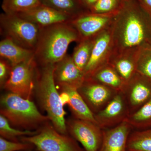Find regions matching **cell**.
Here are the masks:
<instances>
[{
    "instance_id": "1",
    "label": "cell",
    "mask_w": 151,
    "mask_h": 151,
    "mask_svg": "<svg viewBox=\"0 0 151 151\" xmlns=\"http://www.w3.org/2000/svg\"><path fill=\"white\" fill-rule=\"evenodd\" d=\"M111 30L114 52L151 44V17L138 0H124L114 17Z\"/></svg>"
},
{
    "instance_id": "2",
    "label": "cell",
    "mask_w": 151,
    "mask_h": 151,
    "mask_svg": "<svg viewBox=\"0 0 151 151\" xmlns=\"http://www.w3.org/2000/svg\"><path fill=\"white\" fill-rule=\"evenodd\" d=\"M80 41L77 31L70 22L40 27L34 50L38 65L56 64L66 55L71 42Z\"/></svg>"
},
{
    "instance_id": "3",
    "label": "cell",
    "mask_w": 151,
    "mask_h": 151,
    "mask_svg": "<svg viewBox=\"0 0 151 151\" xmlns=\"http://www.w3.org/2000/svg\"><path fill=\"white\" fill-rule=\"evenodd\" d=\"M55 65H38L34 92L39 104L46 111L52 126L59 133L68 134L64 111L54 78Z\"/></svg>"
},
{
    "instance_id": "4",
    "label": "cell",
    "mask_w": 151,
    "mask_h": 151,
    "mask_svg": "<svg viewBox=\"0 0 151 151\" xmlns=\"http://www.w3.org/2000/svg\"><path fill=\"white\" fill-rule=\"evenodd\" d=\"M0 113L12 127L18 129L35 131L50 121L29 99L9 92L1 97Z\"/></svg>"
},
{
    "instance_id": "5",
    "label": "cell",
    "mask_w": 151,
    "mask_h": 151,
    "mask_svg": "<svg viewBox=\"0 0 151 151\" xmlns=\"http://www.w3.org/2000/svg\"><path fill=\"white\" fill-rule=\"evenodd\" d=\"M40 27L16 14L0 15V32L3 38L12 40L20 46L34 50Z\"/></svg>"
},
{
    "instance_id": "6",
    "label": "cell",
    "mask_w": 151,
    "mask_h": 151,
    "mask_svg": "<svg viewBox=\"0 0 151 151\" xmlns=\"http://www.w3.org/2000/svg\"><path fill=\"white\" fill-rule=\"evenodd\" d=\"M33 136L20 138L21 142L32 144L39 151H85L70 135L59 133L48 122Z\"/></svg>"
},
{
    "instance_id": "7",
    "label": "cell",
    "mask_w": 151,
    "mask_h": 151,
    "mask_svg": "<svg viewBox=\"0 0 151 151\" xmlns=\"http://www.w3.org/2000/svg\"><path fill=\"white\" fill-rule=\"evenodd\" d=\"M37 69L34 57L15 65L3 88L25 99H30L34 92Z\"/></svg>"
},
{
    "instance_id": "8",
    "label": "cell",
    "mask_w": 151,
    "mask_h": 151,
    "mask_svg": "<svg viewBox=\"0 0 151 151\" xmlns=\"http://www.w3.org/2000/svg\"><path fill=\"white\" fill-rule=\"evenodd\" d=\"M68 133L80 143L85 151H99L103 139V129L97 124L71 118L66 121Z\"/></svg>"
},
{
    "instance_id": "9",
    "label": "cell",
    "mask_w": 151,
    "mask_h": 151,
    "mask_svg": "<svg viewBox=\"0 0 151 151\" xmlns=\"http://www.w3.org/2000/svg\"><path fill=\"white\" fill-rule=\"evenodd\" d=\"M116 14H98L87 12L75 17L70 22L77 31L81 41L95 37L111 27Z\"/></svg>"
},
{
    "instance_id": "10",
    "label": "cell",
    "mask_w": 151,
    "mask_h": 151,
    "mask_svg": "<svg viewBox=\"0 0 151 151\" xmlns=\"http://www.w3.org/2000/svg\"><path fill=\"white\" fill-rule=\"evenodd\" d=\"M78 91L94 114L105 108L118 93L91 78H85Z\"/></svg>"
},
{
    "instance_id": "11",
    "label": "cell",
    "mask_w": 151,
    "mask_h": 151,
    "mask_svg": "<svg viewBox=\"0 0 151 151\" xmlns=\"http://www.w3.org/2000/svg\"><path fill=\"white\" fill-rule=\"evenodd\" d=\"M113 50L111 26L94 39L91 56L84 70L85 78L91 77L97 69L108 64Z\"/></svg>"
},
{
    "instance_id": "12",
    "label": "cell",
    "mask_w": 151,
    "mask_h": 151,
    "mask_svg": "<svg viewBox=\"0 0 151 151\" xmlns=\"http://www.w3.org/2000/svg\"><path fill=\"white\" fill-rule=\"evenodd\" d=\"M122 92L130 114L134 113L151 100V81L137 72L125 84Z\"/></svg>"
},
{
    "instance_id": "13",
    "label": "cell",
    "mask_w": 151,
    "mask_h": 151,
    "mask_svg": "<svg viewBox=\"0 0 151 151\" xmlns=\"http://www.w3.org/2000/svg\"><path fill=\"white\" fill-rule=\"evenodd\" d=\"M130 114L129 107L122 92H118L102 110L94 114L96 122L103 129L118 126L126 121Z\"/></svg>"
},
{
    "instance_id": "14",
    "label": "cell",
    "mask_w": 151,
    "mask_h": 151,
    "mask_svg": "<svg viewBox=\"0 0 151 151\" xmlns=\"http://www.w3.org/2000/svg\"><path fill=\"white\" fill-rule=\"evenodd\" d=\"M54 78L55 84L78 89L85 79L84 73L76 65L72 56L66 54L55 64Z\"/></svg>"
},
{
    "instance_id": "15",
    "label": "cell",
    "mask_w": 151,
    "mask_h": 151,
    "mask_svg": "<svg viewBox=\"0 0 151 151\" xmlns=\"http://www.w3.org/2000/svg\"><path fill=\"white\" fill-rule=\"evenodd\" d=\"M16 15L40 27L70 22L73 19L69 16L42 4Z\"/></svg>"
},
{
    "instance_id": "16",
    "label": "cell",
    "mask_w": 151,
    "mask_h": 151,
    "mask_svg": "<svg viewBox=\"0 0 151 151\" xmlns=\"http://www.w3.org/2000/svg\"><path fill=\"white\" fill-rule=\"evenodd\" d=\"M132 129L124 121L116 127L103 129V139L99 151H129L127 143Z\"/></svg>"
},
{
    "instance_id": "17",
    "label": "cell",
    "mask_w": 151,
    "mask_h": 151,
    "mask_svg": "<svg viewBox=\"0 0 151 151\" xmlns=\"http://www.w3.org/2000/svg\"><path fill=\"white\" fill-rule=\"evenodd\" d=\"M139 49L113 52L108 63L118 72L125 83L137 73V55Z\"/></svg>"
},
{
    "instance_id": "18",
    "label": "cell",
    "mask_w": 151,
    "mask_h": 151,
    "mask_svg": "<svg viewBox=\"0 0 151 151\" xmlns=\"http://www.w3.org/2000/svg\"><path fill=\"white\" fill-rule=\"evenodd\" d=\"M0 56L10 63L13 67L34 57V51L20 46L12 40L3 38L0 42Z\"/></svg>"
},
{
    "instance_id": "19",
    "label": "cell",
    "mask_w": 151,
    "mask_h": 151,
    "mask_svg": "<svg viewBox=\"0 0 151 151\" xmlns=\"http://www.w3.org/2000/svg\"><path fill=\"white\" fill-rule=\"evenodd\" d=\"M59 87L60 90L65 91L69 95V102L68 105L73 118L89 121L97 124L94 113L89 109L78 89L67 86Z\"/></svg>"
},
{
    "instance_id": "20",
    "label": "cell",
    "mask_w": 151,
    "mask_h": 151,
    "mask_svg": "<svg viewBox=\"0 0 151 151\" xmlns=\"http://www.w3.org/2000/svg\"><path fill=\"white\" fill-rule=\"evenodd\" d=\"M89 78L118 92L123 91L126 84L115 68L109 63L97 69Z\"/></svg>"
},
{
    "instance_id": "21",
    "label": "cell",
    "mask_w": 151,
    "mask_h": 151,
    "mask_svg": "<svg viewBox=\"0 0 151 151\" xmlns=\"http://www.w3.org/2000/svg\"><path fill=\"white\" fill-rule=\"evenodd\" d=\"M42 4L54 9L72 18L89 11L81 0H40Z\"/></svg>"
},
{
    "instance_id": "22",
    "label": "cell",
    "mask_w": 151,
    "mask_h": 151,
    "mask_svg": "<svg viewBox=\"0 0 151 151\" xmlns=\"http://www.w3.org/2000/svg\"><path fill=\"white\" fill-rule=\"evenodd\" d=\"M133 130H142L151 128V99L126 119Z\"/></svg>"
},
{
    "instance_id": "23",
    "label": "cell",
    "mask_w": 151,
    "mask_h": 151,
    "mask_svg": "<svg viewBox=\"0 0 151 151\" xmlns=\"http://www.w3.org/2000/svg\"><path fill=\"white\" fill-rule=\"evenodd\" d=\"M129 151H151V128L132 130L127 143Z\"/></svg>"
},
{
    "instance_id": "24",
    "label": "cell",
    "mask_w": 151,
    "mask_h": 151,
    "mask_svg": "<svg viewBox=\"0 0 151 151\" xmlns=\"http://www.w3.org/2000/svg\"><path fill=\"white\" fill-rule=\"evenodd\" d=\"M95 38L83 40L78 42L71 55L76 65L84 73L91 56Z\"/></svg>"
},
{
    "instance_id": "25",
    "label": "cell",
    "mask_w": 151,
    "mask_h": 151,
    "mask_svg": "<svg viewBox=\"0 0 151 151\" xmlns=\"http://www.w3.org/2000/svg\"><path fill=\"white\" fill-rule=\"evenodd\" d=\"M41 4L40 0H3L1 8L4 13L16 14Z\"/></svg>"
},
{
    "instance_id": "26",
    "label": "cell",
    "mask_w": 151,
    "mask_h": 151,
    "mask_svg": "<svg viewBox=\"0 0 151 151\" xmlns=\"http://www.w3.org/2000/svg\"><path fill=\"white\" fill-rule=\"evenodd\" d=\"M37 131H32L18 129L12 127L5 117L0 115V136L8 140L20 142V138L30 136L37 134Z\"/></svg>"
},
{
    "instance_id": "27",
    "label": "cell",
    "mask_w": 151,
    "mask_h": 151,
    "mask_svg": "<svg viewBox=\"0 0 151 151\" xmlns=\"http://www.w3.org/2000/svg\"><path fill=\"white\" fill-rule=\"evenodd\" d=\"M137 72L151 81V44L139 49L137 55Z\"/></svg>"
},
{
    "instance_id": "28",
    "label": "cell",
    "mask_w": 151,
    "mask_h": 151,
    "mask_svg": "<svg viewBox=\"0 0 151 151\" xmlns=\"http://www.w3.org/2000/svg\"><path fill=\"white\" fill-rule=\"evenodd\" d=\"M124 0H98L90 12L98 14H116L122 5Z\"/></svg>"
},
{
    "instance_id": "29",
    "label": "cell",
    "mask_w": 151,
    "mask_h": 151,
    "mask_svg": "<svg viewBox=\"0 0 151 151\" xmlns=\"http://www.w3.org/2000/svg\"><path fill=\"white\" fill-rule=\"evenodd\" d=\"M35 149L32 144L21 142H13L0 137V151H27Z\"/></svg>"
},
{
    "instance_id": "30",
    "label": "cell",
    "mask_w": 151,
    "mask_h": 151,
    "mask_svg": "<svg viewBox=\"0 0 151 151\" xmlns=\"http://www.w3.org/2000/svg\"><path fill=\"white\" fill-rule=\"evenodd\" d=\"M13 66L6 60L0 57V85L3 88L10 75Z\"/></svg>"
},
{
    "instance_id": "31",
    "label": "cell",
    "mask_w": 151,
    "mask_h": 151,
    "mask_svg": "<svg viewBox=\"0 0 151 151\" xmlns=\"http://www.w3.org/2000/svg\"><path fill=\"white\" fill-rule=\"evenodd\" d=\"M140 4L151 17V0H138Z\"/></svg>"
},
{
    "instance_id": "32",
    "label": "cell",
    "mask_w": 151,
    "mask_h": 151,
    "mask_svg": "<svg viewBox=\"0 0 151 151\" xmlns=\"http://www.w3.org/2000/svg\"><path fill=\"white\" fill-rule=\"evenodd\" d=\"M81 1L85 8L90 12L91 9L97 3L98 0H81Z\"/></svg>"
},
{
    "instance_id": "33",
    "label": "cell",
    "mask_w": 151,
    "mask_h": 151,
    "mask_svg": "<svg viewBox=\"0 0 151 151\" xmlns=\"http://www.w3.org/2000/svg\"><path fill=\"white\" fill-rule=\"evenodd\" d=\"M27 151H39L37 150H35V149H34V150H32Z\"/></svg>"
}]
</instances>
